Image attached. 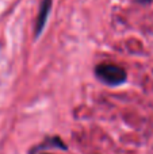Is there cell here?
I'll return each instance as SVG.
<instances>
[{"label":"cell","mask_w":153,"mask_h":154,"mask_svg":"<svg viewBox=\"0 0 153 154\" xmlns=\"http://www.w3.org/2000/svg\"><path fill=\"white\" fill-rule=\"evenodd\" d=\"M95 75L107 85H121L126 81V72L123 68L114 64H100L95 68Z\"/></svg>","instance_id":"cell-1"},{"label":"cell","mask_w":153,"mask_h":154,"mask_svg":"<svg viewBox=\"0 0 153 154\" xmlns=\"http://www.w3.org/2000/svg\"><path fill=\"white\" fill-rule=\"evenodd\" d=\"M52 3H53V0H42V3H41L39 12H38L37 20H35V27H34L35 37H39L41 32H42V30L45 29V24H46V20H48V16H49V14H50Z\"/></svg>","instance_id":"cell-2"},{"label":"cell","mask_w":153,"mask_h":154,"mask_svg":"<svg viewBox=\"0 0 153 154\" xmlns=\"http://www.w3.org/2000/svg\"><path fill=\"white\" fill-rule=\"evenodd\" d=\"M137 2L142 3V4H148V3H151V2H152V0H137Z\"/></svg>","instance_id":"cell-3"}]
</instances>
